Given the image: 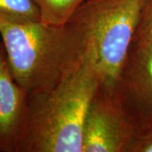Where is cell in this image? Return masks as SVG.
<instances>
[{
    "instance_id": "6da1fadb",
    "label": "cell",
    "mask_w": 152,
    "mask_h": 152,
    "mask_svg": "<svg viewBox=\"0 0 152 152\" xmlns=\"http://www.w3.org/2000/svg\"><path fill=\"white\" fill-rule=\"evenodd\" d=\"M100 84L93 66L85 59L52 89L28 93L19 152H83L86 116Z\"/></svg>"
},
{
    "instance_id": "7a4b0ae2",
    "label": "cell",
    "mask_w": 152,
    "mask_h": 152,
    "mask_svg": "<svg viewBox=\"0 0 152 152\" xmlns=\"http://www.w3.org/2000/svg\"><path fill=\"white\" fill-rule=\"evenodd\" d=\"M0 39L12 75L27 93L52 89L86 59L82 37L68 24L55 26L0 20Z\"/></svg>"
},
{
    "instance_id": "3957f363",
    "label": "cell",
    "mask_w": 152,
    "mask_h": 152,
    "mask_svg": "<svg viewBox=\"0 0 152 152\" xmlns=\"http://www.w3.org/2000/svg\"><path fill=\"white\" fill-rule=\"evenodd\" d=\"M146 0H86L68 25L85 44L100 82L113 88L134 39Z\"/></svg>"
},
{
    "instance_id": "277c9868",
    "label": "cell",
    "mask_w": 152,
    "mask_h": 152,
    "mask_svg": "<svg viewBox=\"0 0 152 152\" xmlns=\"http://www.w3.org/2000/svg\"><path fill=\"white\" fill-rule=\"evenodd\" d=\"M137 131L113 88L100 84L86 116L83 152H128Z\"/></svg>"
},
{
    "instance_id": "5b68a950",
    "label": "cell",
    "mask_w": 152,
    "mask_h": 152,
    "mask_svg": "<svg viewBox=\"0 0 152 152\" xmlns=\"http://www.w3.org/2000/svg\"><path fill=\"white\" fill-rule=\"evenodd\" d=\"M137 130L152 126V44L134 39L113 87Z\"/></svg>"
},
{
    "instance_id": "8992f818",
    "label": "cell",
    "mask_w": 152,
    "mask_h": 152,
    "mask_svg": "<svg viewBox=\"0 0 152 152\" xmlns=\"http://www.w3.org/2000/svg\"><path fill=\"white\" fill-rule=\"evenodd\" d=\"M27 91L14 79L0 41V152H19L27 111Z\"/></svg>"
},
{
    "instance_id": "52a82bcc",
    "label": "cell",
    "mask_w": 152,
    "mask_h": 152,
    "mask_svg": "<svg viewBox=\"0 0 152 152\" xmlns=\"http://www.w3.org/2000/svg\"><path fill=\"white\" fill-rule=\"evenodd\" d=\"M86 0H34L39 11L41 22L49 26H65L77 9Z\"/></svg>"
},
{
    "instance_id": "ba28073f",
    "label": "cell",
    "mask_w": 152,
    "mask_h": 152,
    "mask_svg": "<svg viewBox=\"0 0 152 152\" xmlns=\"http://www.w3.org/2000/svg\"><path fill=\"white\" fill-rule=\"evenodd\" d=\"M0 20L12 24L41 21L34 0H0Z\"/></svg>"
},
{
    "instance_id": "9c48e42d",
    "label": "cell",
    "mask_w": 152,
    "mask_h": 152,
    "mask_svg": "<svg viewBox=\"0 0 152 152\" xmlns=\"http://www.w3.org/2000/svg\"><path fill=\"white\" fill-rule=\"evenodd\" d=\"M134 38L152 44V0L145 2Z\"/></svg>"
},
{
    "instance_id": "30bf717a",
    "label": "cell",
    "mask_w": 152,
    "mask_h": 152,
    "mask_svg": "<svg viewBox=\"0 0 152 152\" xmlns=\"http://www.w3.org/2000/svg\"><path fill=\"white\" fill-rule=\"evenodd\" d=\"M128 152H152V126L137 131Z\"/></svg>"
},
{
    "instance_id": "8fae6325",
    "label": "cell",
    "mask_w": 152,
    "mask_h": 152,
    "mask_svg": "<svg viewBox=\"0 0 152 152\" xmlns=\"http://www.w3.org/2000/svg\"><path fill=\"white\" fill-rule=\"evenodd\" d=\"M0 41H1V39H0Z\"/></svg>"
}]
</instances>
